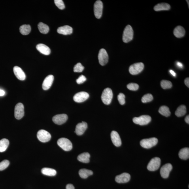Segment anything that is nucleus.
<instances>
[{
    "label": "nucleus",
    "instance_id": "38",
    "mask_svg": "<svg viewBox=\"0 0 189 189\" xmlns=\"http://www.w3.org/2000/svg\"><path fill=\"white\" fill-rule=\"evenodd\" d=\"M54 3L59 9L63 10L65 8V5L62 0H55Z\"/></svg>",
    "mask_w": 189,
    "mask_h": 189
},
{
    "label": "nucleus",
    "instance_id": "20",
    "mask_svg": "<svg viewBox=\"0 0 189 189\" xmlns=\"http://www.w3.org/2000/svg\"><path fill=\"white\" fill-rule=\"evenodd\" d=\"M58 33L62 35H71L73 32V29L68 25L59 27L57 29Z\"/></svg>",
    "mask_w": 189,
    "mask_h": 189
},
{
    "label": "nucleus",
    "instance_id": "40",
    "mask_svg": "<svg viewBox=\"0 0 189 189\" xmlns=\"http://www.w3.org/2000/svg\"><path fill=\"white\" fill-rule=\"evenodd\" d=\"M86 78L84 76L81 75L80 76L78 79L76 80V82L78 84H81L83 83L85 81H86Z\"/></svg>",
    "mask_w": 189,
    "mask_h": 189
},
{
    "label": "nucleus",
    "instance_id": "39",
    "mask_svg": "<svg viewBox=\"0 0 189 189\" xmlns=\"http://www.w3.org/2000/svg\"><path fill=\"white\" fill-rule=\"evenodd\" d=\"M117 99L121 105H124L126 103V101H125V96L122 93H120L118 96Z\"/></svg>",
    "mask_w": 189,
    "mask_h": 189
},
{
    "label": "nucleus",
    "instance_id": "27",
    "mask_svg": "<svg viewBox=\"0 0 189 189\" xmlns=\"http://www.w3.org/2000/svg\"><path fill=\"white\" fill-rule=\"evenodd\" d=\"M79 175L80 177L83 179H86L89 176L93 175L92 171L86 169H82L80 170Z\"/></svg>",
    "mask_w": 189,
    "mask_h": 189
},
{
    "label": "nucleus",
    "instance_id": "33",
    "mask_svg": "<svg viewBox=\"0 0 189 189\" xmlns=\"http://www.w3.org/2000/svg\"><path fill=\"white\" fill-rule=\"evenodd\" d=\"M161 86L163 89L171 88L172 86L171 82L166 80H163L161 82Z\"/></svg>",
    "mask_w": 189,
    "mask_h": 189
},
{
    "label": "nucleus",
    "instance_id": "7",
    "mask_svg": "<svg viewBox=\"0 0 189 189\" xmlns=\"http://www.w3.org/2000/svg\"><path fill=\"white\" fill-rule=\"evenodd\" d=\"M160 158L156 157L150 160L149 163H148L147 169L150 171H155L158 169L160 167Z\"/></svg>",
    "mask_w": 189,
    "mask_h": 189
},
{
    "label": "nucleus",
    "instance_id": "6",
    "mask_svg": "<svg viewBox=\"0 0 189 189\" xmlns=\"http://www.w3.org/2000/svg\"><path fill=\"white\" fill-rule=\"evenodd\" d=\"M144 67V66L143 63H135L130 67L129 72L132 75H137L143 71Z\"/></svg>",
    "mask_w": 189,
    "mask_h": 189
},
{
    "label": "nucleus",
    "instance_id": "28",
    "mask_svg": "<svg viewBox=\"0 0 189 189\" xmlns=\"http://www.w3.org/2000/svg\"><path fill=\"white\" fill-rule=\"evenodd\" d=\"M9 145V141L7 139H4L0 140V152L5 151Z\"/></svg>",
    "mask_w": 189,
    "mask_h": 189
},
{
    "label": "nucleus",
    "instance_id": "22",
    "mask_svg": "<svg viewBox=\"0 0 189 189\" xmlns=\"http://www.w3.org/2000/svg\"><path fill=\"white\" fill-rule=\"evenodd\" d=\"M173 34L175 37L181 38L184 37L185 34V29L183 27L178 26L176 27L173 31Z\"/></svg>",
    "mask_w": 189,
    "mask_h": 189
},
{
    "label": "nucleus",
    "instance_id": "19",
    "mask_svg": "<svg viewBox=\"0 0 189 189\" xmlns=\"http://www.w3.org/2000/svg\"><path fill=\"white\" fill-rule=\"evenodd\" d=\"M14 72L15 75L18 79L20 80H24L26 78V75L24 71L21 68L18 66L14 67Z\"/></svg>",
    "mask_w": 189,
    "mask_h": 189
},
{
    "label": "nucleus",
    "instance_id": "42",
    "mask_svg": "<svg viewBox=\"0 0 189 189\" xmlns=\"http://www.w3.org/2000/svg\"><path fill=\"white\" fill-rule=\"evenodd\" d=\"M184 84H186V85L189 87V78H186L185 80H184Z\"/></svg>",
    "mask_w": 189,
    "mask_h": 189
},
{
    "label": "nucleus",
    "instance_id": "30",
    "mask_svg": "<svg viewBox=\"0 0 189 189\" xmlns=\"http://www.w3.org/2000/svg\"><path fill=\"white\" fill-rule=\"evenodd\" d=\"M31 27L29 25H24L20 27V33L23 35H27L30 33L31 31Z\"/></svg>",
    "mask_w": 189,
    "mask_h": 189
},
{
    "label": "nucleus",
    "instance_id": "8",
    "mask_svg": "<svg viewBox=\"0 0 189 189\" xmlns=\"http://www.w3.org/2000/svg\"><path fill=\"white\" fill-rule=\"evenodd\" d=\"M37 137L39 141L43 143L49 141L51 138L50 133L44 130H41L38 131Z\"/></svg>",
    "mask_w": 189,
    "mask_h": 189
},
{
    "label": "nucleus",
    "instance_id": "29",
    "mask_svg": "<svg viewBox=\"0 0 189 189\" xmlns=\"http://www.w3.org/2000/svg\"><path fill=\"white\" fill-rule=\"evenodd\" d=\"M186 113V108L184 105H181L177 108L175 112V114L178 117L185 115Z\"/></svg>",
    "mask_w": 189,
    "mask_h": 189
},
{
    "label": "nucleus",
    "instance_id": "14",
    "mask_svg": "<svg viewBox=\"0 0 189 189\" xmlns=\"http://www.w3.org/2000/svg\"><path fill=\"white\" fill-rule=\"evenodd\" d=\"M68 116L65 114H57L53 117L52 120L54 123L60 125L62 124L68 120Z\"/></svg>",
    "mask_w": 189,
    "mask_h": 189
},
{
    "label": "nucleus",
    "instance_id": "32",
    "mask_svg": "<svg viewBox=\"0 0 189 189\" xmlns=\"http://www.w3.org/2000/svg\"><path fill=\"white\" fill-rule=\"evenodd\" d=\"M38 28L40 32L42 34H47L50 30L49 27L47 25L40 22L38 25Z\"/></svg>",
    "mask_w": 189,
    "mask_h": 189
},
{
    "label": "nucleus",
    "instance_id": "17",
    "mask_svg": "<svg viewBox=\"0 0 189 189\" xmlns=\"http://www.w3.org/2000/svg\"><path fill=\"white\" fill-rule=\"evenodd\" d=\"M131 176L128 173H124L116 176L115 180L118 183H125L130 181Z\"/></svg>",
    "mask_w": 189,
    "mask_h": 189
},
{
    "label": "nucleus",
    "instance_id": "2",
    "mask_svg": "<svg viewBox=\"0 0 189 189\" xmlns=\"http://www.w3.org/2000/svg\"><path fill=\"white\" fill-rule=\"evenodd\" d=\"M133 31L130 25H127L125 28L123 35V41L125 43H127L133 40Z\"/></svg>",
    "mask_w": 189,
    "mask_h": 189
},
{
    "label": "nucleus",
    "instance_id": "4",
    "mask_svg": "<svg viewBox=\"0 0 189 189\" xmlns=\"http://www.w3.org/2000/svg\"><path fill=\"white\" fill-rule=\"evenodd\" d=\"M158 140L156 138L142 139L140 142V145L142 147L145 148H150L156 145Z\"/></svg>",
    "mask_w": 189,
    "mask_h": 189
},
{
    "label": "nucleus",
    "instance_id": "12",
    "mask_svg": "<svg viewBox=\"0 0 189 189\" xmlns=\"http://www.w3.org/2000/svg\"><path fill=\"white\" fill-rule=\"evenodd\" d=\"M172 166L171 163H168L163 165L161 167L160 171V173L161 177L163 178H165V179H166V178H168L169 173L172 169Z\"/></svg>",
    "mask_w": 189,
    "mask_h": 189
},
{
    "label": "nucleus",
    "instance_id": "47",
    "mask_svg": "<svg viewBox=\"0 0 189 189\" xmlns=\"http://www.w3.org/2000/svg\"><path fill=\"white\" fill-rule=\"evenodd\" d=\"M186 1L188 3V6H189V1Z\"/></svg>",
    "mask_w": 189,
    "mask_h": 189
},
{
    "label": "nucleus",
    "instance_id": "31",
    "mask_svg": "<svg viewBox=\"0 0 189 189\" xmlns=\"http://www.w3.org/2000/svg\"><path fill=\"white\" fill-rule=\"evenodd\" d=\"M159 112L161 115L166 117L169 116L171 114V112L170 111L169 108L166 106H161L159 108Z\"/></svg>",
    "mask_w": 189,
    "mask_h": 189
},
{
    "label": "nucleus",
    "instance_id": "3",
    "mask_svg": "<svg viewBox=\"0 0 189 189\" xmlns=\"http://www.w3.org/2000/svg\"><path fill=\"white\" fill-rule=\"evenodd\" d=\"M57 144L60 147L65 151H69L73 148L71 142L69 139L65 138H61L58 139Z\"/></svg>",
    "mask_w": 189,
    "mask_h": 189
},
{
    "label": "nucleus",
    "instance_id": "35",
    "mask_svg": "<svg viewBox=\"0 0 189 189\" xmlns=\"http://www.w3.org/2000/svg\"><path fill=\"white\" fill-rule=\"evenodd\" d=\"M9 161L7 160H4L0 163V171H3L9 165Z\"/></svg>",
    "mask_w": 189,
    "mask_h": 189
},
{
    "label": "nucleus",
    "instance_id": "24",
    "mask_svg": "<svg viewBox=\"0 0 189 189\" xmlns=\"http://www.w3.org/2000/svg\"><path fill=\"white\" fill-rule=\"evenodd\" d=\"M90 155L88 152L81 154L78 157V160L80 162L87 163L90 161Z\"/></svg>",
    "mask_w": 189,
    "mask_h": 189
},
{
    "label": "nucleus",
    "instance_id": "10",
    "mask_svg": "<svg viewBox=\"0 0 189 189\" xmlns=\"http://www.w3.org/2000/svg\"><path fill=\"white\" fill-rule=\"evenodd\" d=\"M24 115V106L23 104L19 103L15 107L14 116L17 119L20 120Z\"/></svg>",
    "mask_w": 189,
    "mask_h": 189
},
{
    "label": "nucleus",
    "instance_id": "9",
    "mask_svg": "<svg viewBox=\"0 0 189 189\" xmlns=\"http://www.w3.org/2000/svg\"><path fill=\"white\" fill-rule=\"evenodd\" d=\"M98 59L99 63L102 66L105 65L108 62L109 56L105 49L102 48L99 51Z\"/></svg>",
    "mask_w": 189,
    "mask_h": 189
},
{
    "label": "nucleus",
    "instance_id": "15",
    "mask_svg": "<svg viewBox=\"0 0 189 189\" xmlns=\"http://www.w3.org/2000/svg\"><path fill=\"white\" fill-rule=\"evenodd\" d=\"M54 79V76L49 75L45 78L42 85V87L44 90H49L51 87Z\"/></svg>",
    "mask_w": 189,
    "mask_h": 189
},
{
    "label": "nucleus",
    "instance_id": "43",
    "mask_svg": "<svg viewBox=\"0 0 189 189\" xmlns=\"http://www.w3.org/2000/svg\"><path fill=\"white\" fill-rule=\"evenodd\" d=\"M5 94V91L3 90H0V96H3Z\"/></svg>",
    "mask_w": 189,
    "mask_h": 189
},
{
    "label": "nucleus",
    "instance_id": "18",
    "mask_svg": "<svg viewBox=\"0 0 189 189\" xmlns=\"http://www.w3.org/2000/svg\"><path fill=\"white\" fill-rule=\"evenodd\" d=\"M88 125L85 122L79 123L76 127L75 133L78 136L82 135L84 133L87 128Z\"/></svg>",
    "mask_w": 189,
    "mask_h": 189
},
{
    "label": "nucleus",
    "instance_id": "26",
    "mask_svg": "<svg viewBox=\"0 0 189 189\" xmlns=\"http://www.w3.org/2000/svg\"><path fill=\"white\" fill-rule=\"evenodd\" d=\"M41 172L44 175L49 176H54L56 174V170L50 168H44L41 169Z\"/></svg>",
    "mask_w": 189,
    "mask_h": 189
},
{
    "label": "nucleus",
    "instance_id": "23",
    "mask_svg": "<svg viewBox=\"0 0 189 189\" xmlns=\"http://www.w3.org/2000/svg\"><path fill=\"white\" fill-rule=\"evenodd\" d=\"M171 8V6L169 4L161 3L157 4L154 8L155 11H161L169 10Z\"/></svg>",
    "mask_w": 189,
    "mask_h": 189
},
{
    "label": "nucleus",
    "instance_id": "37",
    "mask_svg": "<svg viewBox=\"0 0 189 189\" xmlns=\"http://www.w3.org/2000/svg\"><path fill=\"white\" fill-rule=\"evenodd\" d=\"M127 87L129 90L132 91L137 90L139 88V85L137 84L133 83H131L127 85Z\"/></svg>",
    "mask_w": 189,
    "mask_h": 189
},
{
    "label": "nucleus",
    "instance_id": "16",
    "mask_svg": "<svg viewBox=\"0 0 189 189\" xmlns=\"http://www.w3.org/2000/svg\"><path fill=\"white\" fill-rule=\"evenodd\" d=\"M111 141L114 145L117 147H119L122 144L121 140L118 133L115 131H112L111 133Z\"/></svg>",
    "mask_w": 189,
    "mask_h": 189
},
{
    "label": "nucleus",
    "instance_id": "46",
    "mask_svg": "<svg viewBox=\"0 0 189 189\" xmlns=\"http://www.w3.org/2000/svg\"><path fill=\"white\" fill-rule=\"evenodd\" d=\"M177 65L180 68H182V67H183V65H182V63L180 62H177Z\"/></svg>",
    "mask_w": 189,
    "mask_h": 189
},
{
    "label": "nucleus",
    "instance_id": "25",
    "mask_svg": "<svg viewBox=\"0 0 189 189\" xmlns=\"http://www.w3.org/2000/svg\"><path fill=\"white\" fill-rule=\"evenodd\" d=\"M179 158L183 160H187L189 158V148H182L179 152Z\"/></svg>",
    "mask_w": 189,
    "mask_h": 189
},
{
    "label": "nucleus",
    "instance_id": "21",
    "mask_svg": "<svg viewBox=\"0 0 189 189\" xmlns=\"http://www.w3.org/2000/svg\"><path fill=\"white\" fill-rule=\"evenodd\" d=\"M36 48L40 53L44 55H48L50 54V49L44 44H38L36 46Z\"/></svg>",
    "mask_w": 189,
    "mask_h": 189
},
{
    "label": "nucleus",
    "instance_id": "36",
    "mask_svg": "<svg viewBox=\"0 0 189 189\" xmlns=\"http://www.w3.org/2000/svg\"><path fill=\"white\" fill-rule=\"evenodd\" d=\"M84 69V67L80 63H78L75 66L74 68V72L80 73L82 72Z\"/></svg>",
    "mask_w": 189,
    "mask_h": 189
},
{
    "label": "nucleus",
    "instance_id": "5",
    "mask_svg": "<svg viewBox=\"0 0 189 189\" xmlns=\"http://www.w3.org/2000/svg\"><path fill=\"white\" fill-rule=\"evenodd\" d=\"M151 118L150 116L144 115L134 117L133 119V121L135 124L140 126H144L148 124L151 121Z\"/></svg>",
    "mask_w": 189,
    "mask_h": 189
},
{
    "label": "nucleus",
    "instance_id": "34",
    "mask_svg": "<svg viewBox=\"0 0 189 189\" xmlns=\"http://www.w3.org/2000/svg\"><path fill=\"white\" fill-rule=\"evenodd\" d=\"M153 99V96L150 94H145L142 97V102L146 103L151 101Z\"/></svg>",
    "mask_w": 189,
    "mask_h": 189
},
{
    "label": "nucleus",
    "instance_id": "1",
    "mask_svg": "<svg viewBox=\"0 0 189 189\" xmlns=\"http://www.w3.org/2000/svg\"><path fill=\"white\" fill-rule=\"evenodd\" d=\"M113 97V93L111 89L108 88L104 90L101 96V99L103 102L106 105L111 103Z\"/></svg>",
    "mask_w": 189,
    "mask_h": 189
},
{
    "label": "nucleus",
    "instance_id": "11",
    "mask_svg": "<svg viewBox=\"0 0 189 189\" xmlns=\"http://www.w3.org/2000/svg\"><path fill=\"white\" fill-rule=\"evenodd\" d=\"M103 4L101 1L96 2L94 5V12L95 16L97 18L99 19L101 17L102 14Z\"/></svg>",
    "mask_w": 189,
    "mask_h": 189
},
{
    "label": "nucleus",
    "instance_id": "41",
    "mask_svg": "<svg viewBox=\"0 0 189 189\" xmlns=\"http://www.w3.org/2000/svg\"><path fill=\"white\" fill-rule=\"evenodd\" d=\"M66 189H75V188H74V187L73 184H69L66 186Z\"/></svg>",
    "mask_w": 189,
    "mask_h": 189
},
{
    "label": "nucleus",
    "instance_id": "13",
    "mask_svg": "<svg viewBox=\"0 0 189 189\" xmlns=\"http://www.w3.org/2000/svg\"><path fill=\"white\" fill-rule=\"evenodd\" d=\"M90 95L86 92H82L77 93L74 96V100L76 102L81 103L88 99Z\"/></svg>",
    "mask_w": 189,
    "mask_h": 189
},
{
    "label": "nucleus",
    "instance_id": "44",
    "mask_svg": "<svg viewBox=\"0 0 189 189\" xmlns=\"http://www.w3.org/2000/svg\"><path fill=\"white\" fill-rule=\"evenodd\" d=\"M184 120L186 123H187V124H189V116L188 115L184 119Z\"/></svg>",
    "mask_w": 189,
    "mask_h": 189
},
{
    "label": "nucleus",
    "instance_id": "45",
    "mask_svg": "<svg viewBox=\"0 0 189 189\" xmlns=\"http://www.w3.org/2000/svg\"><path fill=\"white\" fill-rule=\"evenodd\" d=\"M169 72L170 73L172 74V75L174 76H175H175L176 75V74L175 73V72L173 71V70H170L169 71Z\"/></svg>",
    "mask_w": 189,
    "mask_h": 189
}]
</instances>
